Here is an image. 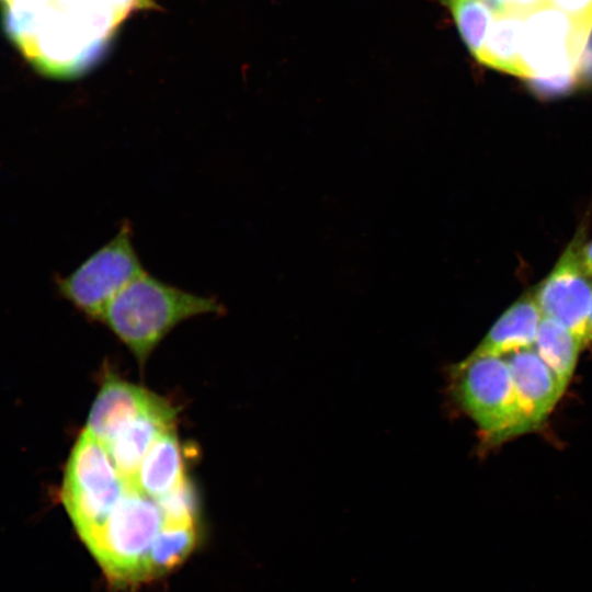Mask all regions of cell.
Here are the masks:
<instances>
[{
	"label": "cell",
	"instance_id": "3957f363",
	"mask_svg": "<svg viewBox=\"0 0 592 592\" xmlns=\"http://www.w3.org/2000/svg\"><path fill=\"white\" fill-rule=\"evenodd\" d=\"M223 312L216 298L187 292L144 271L113 298L102 322L144 362L182 321Z\"/></svg>",
	"mask_w": 592,
	"mask_h": 592
},
{
	"label": "cell",
	"instance_id": "8992f818",
	"mask_svg": "<svg viewBox=\"0 0 592 592\" xmlns=\"http://www.w3.org/2000/svg\"><path fill=\"white\" fill-rule=\"evenodd\" d=\"M129 220L105 244L66 276L56 277L59 294L81 314L102 321L113 298L145 269L133 241Z\"/></svg>",
	"mask_w": 592,
	"mask_h": 592
},
{
	"label": "cell",
	"instance_id": "52a82bcc",
	"mask_svg": "<svg viewBox=\"0 0 592 592\" xmlns=\"http://www.w3.org/2000/svg\"><path fill=\"white\" fill-rule=\"evenodd\" d=\"M584 237V228H580L549 274L534 287V293L542 316L567 327L585 345L592 278L580 262V247Z\"/></svg>",
	"mask_w": 592,
	"mask_h": 592
},
{
	"label": "cell",
	"instance_id": "5b68a950",
	"mask_svg": "<svg viewBox=\"0 0 592 592\" xmlns=\"http://www.w3.org/2000/svg\"><path fill=\"white\" fill-rule=\"evenodd\" d=\"M129 487L107 446L84 430L67 462L61 489L65 509L81 539L105 520Z\"/></svg>",
	"mask_w": 592,
	"mask_h": 592
},
{
	"label": "cell",
	"instance_id": "7c38bea8",
	"mask_svg": "<svg viewBox=\"0 0 592 592\" xmlns=\"http://www.w3.org/2000/svg\"><path fill=\"white\" fill-rule=\"evenodd\" d=\"M186 479L175 429L162 432L153 442L136 474L133 487L159 500Z\"/></svg>",
	"mask_w": 592,
	"mask_h": 592
},
{
	"label": "cell",
	"instance_id": "277c9868",
	"mask_svg": "<svg viewBox=\"0 0 592 592\" xmlns=\"http://www.w3.org/2000/svg\"><path fill=\"white\" fill-rule=\"evenodd\" d=\"M449 379L455 402L477 425L486 445H499L524 434L504 356L469 354L451 367Z\"/></svg>",
	"mask_w": 592,
	"mask_h": 592
},
{
	"label": "cell",
	"instance_id": "9c48e42d",
	"mask_svg": "<svg viewBox=\"0 0 592 592\" xmlns=\"http://www.w3.org/2000/svg\"><path fill=\"white\" fill-rule=\"evenodd\" d=\"M514 385L524 433L538 429L566 387L533 348L504 355Z\"/></svg>",
	"mask_w": 592,
	"mask_h": 592
},
{
	"label": "cell",
	"instance_id": "6da1fadb",
	"mask_svg": "<svg viewBox=\"0 0 592 592\" xmlns=\"http://www.w3.org/2000/svg\"><path fill=\"white\" fill-rule=\"evenodd\" d=\"M476 59L546 91L570 87L592 33V0H446Z\"/></svg>",
	"mask_w": 592,
	"mask_h": 592
},
{
	"label": "cell",
	"instance_id": "5bb4252c",
	"mask_svg": "<svg viewBox=\"0 0 592 592\" xmlns=\"http://www.w3.org/2000/svg\"><path fill=\"white\" fill-rule=\"evenodd\" d=\"M579 255L584 272L592 278V240L582 242Z\"/></svg>",
	"mask_w": 592,
	"mask_h": 592
},
{
	"label": "cell",
	"instance_id": "8fae6325",
	"mask_svg": "<svg viewBox=\"0 0 592 592\" xmlns=\"http://www.w3.org/2000/svg\"><path fill=\"white\" fill-rule=\"evenodd\" d=\"M174 420L171 405L145 413L106 445L118 474L128 486L133 487L139 466L153 442L162 432L174 428Z\"/></svg>",
	"mask_w": 592,
	"mask_h": 592
},
{
	"label": "cell",
	"instance_id": "9a60e30c",
	"mask_svg": "<svg viewBox=\"0 0 592 592\" xmlns=\"http://www.w3.org/2000/svg\"><path fill=\"white\" fill-rule=\"evenodd\" d=\"M591 342H592V304H591L589 318H588L585 344L591 343Z\"/></svg>",
	"mask_w": 592,
	"mask_h": 592
},
{
	"label": "cell",
	"instance_id": "7a4b0ae2",
	"mask_svg": "<svg viewBox=\"0 0 592 592\" xmlns=\"http://www.w3.org/2000/svg\"><path fill=\"white\" fill-rule=\"evenodd\" d=\"M151 0H0L4 34L41 75L73 79L102 58L121 24Z\"/></svg>",
	"mask_w": 592,
	"mask_h": 592
},
{
	"label": "cell",
	"instance_id": "4fadbf2b",
	"mask_svg": "<svg viewBox=\"0 0 592 592\" xmlns=\"http://www.w3.org/2000/svg\"><path fill=\"white\" fill-rule=\"evenodd\" d=\"M583 346L582 340L567 327L543 317L532 348L567 388Z\"/></svg>",
	"mask_w": 592,
	"mask_h": 592
},
{
	"label": "cell",
	"instance_id": "ba28073f",
	"mask_svg": "<svg viewBox=\"0 0 592 592\" xmlns=\"http://www.w3.org/2000/svg\"><path fill=\"white\" fill-rule=\"evenodd\" d=\"M168 406L163 398L143 387L109 376L92 405L86 431L109 445L137 418Z\"/></svg>",
	"mask_w": 592,
	"mask_h": 592
},
{
	"label": "cell",
	"instance_id": "30bf717a",
	"mask_svg": "<svg viewBox=\"0 0 592 592\" xmlns=\"http://www.w3.org/2000/svg\"><path fill=\"white\" fill-rule=\"evenodd\" d=\"M542 318L533 287L501 314L470 354L504 356L532 348Z\"/></svg>",
	"mask_w": 592,
	"mask_h": 592
}]
</instances>
